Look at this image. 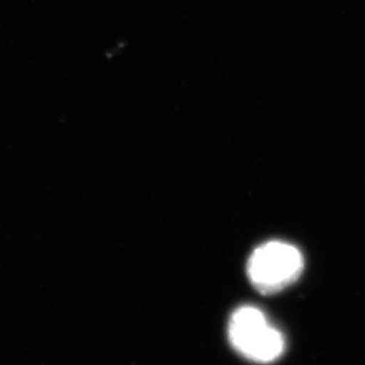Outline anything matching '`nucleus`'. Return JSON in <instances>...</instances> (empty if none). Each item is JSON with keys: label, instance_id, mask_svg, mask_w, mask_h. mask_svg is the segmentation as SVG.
<instances>
[{"label": "nucleus", "instance_id": "nucleus-1", "mask_svg": "<svg viewBox=\"0 0 365 365\" xmlns=\"http://www.w3.org/2000/svg\"><path fill=\"white\" fill-rule=\"evenodd\" d=\"M229 339L236 351L254 362H273L284 350L280 331L254 306H243L234 312L229 323Z\"/></svg>", "mask_w": 365, "mask_h": 365}, {"label": "nucleus", "instance_id": "nucleus-2", "mask_svg": "<svg viewBox=\"0 0 365 365\" xmlns=\"http://www.w3.org/2000/svg\"><path fill=\"white\" fill-rule=\"evenodd\" d=\"M304 259L294 246L272 241L254 250L248 277L257 291L271 294L287 287L302 273Z\"/></svg>", "mask_w": 365, "mask_h": 365}]
</instances>
